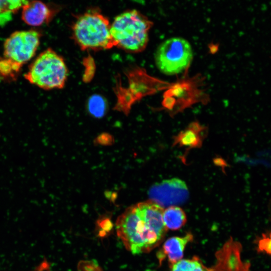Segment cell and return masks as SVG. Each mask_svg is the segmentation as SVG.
Segmentation results:
<instances>
[{
    "mask_svg": "<svg viewBox=\"0 0 271 271\" xmlns=\"http://www.w3.org/2000/svg\"><path fill=\"white\" fill-rule=\"evenodd\" d=\"M257 253L271 256V231L262 233L254 240Z\"/></svg>",
    "mask_w": 271,
    "mask_h": 271,
    "instance_id": "17",
    "label": "cell"
},
{
    "mask_svg": "<svg viewBox=\"0 0 271 271\" xmlns=\"http://www.w3.org/2000/svg\"><path fill=\"white\" fill-rule=\"evenodd\" d=\"M193 239V235L189 233L183 236H175L168 238L164 243L157 256L160 264L167 258L171 264L181 260L187 244Z\"/></svg>",
    "mask_w": 271,
    "mask_h": 271,
    "instance_id": "9",
    "label": "cell"
},
{
    "mask_svg": "<svg viewBox=\"0 0 271 271\" xmlns=\"http://www.w3.org/2000/svg\"><path fill=\"white\" fill-rule=\"evenodd\" d=\"M107 102L105 98L99 94L91 96L87 102V109L89 113L96 118L103 117L107 109Z\"/></svg>",
    "mask_w": 271,
    "mask_h": 271,
    "instance_id": "15",
    "label": "cell"
},
{
    "mask_svg": "<svg viewBox=\"0 0 271 271\" xmlns=\"http://www.w3.org/2000/svg\"><path fill=\"white\" fill-rule=\"evenodd\" d=\"M193 57L190 43L181 37H171L163 41L155 53L158 69L167 75L178 74L190 66Z\"/></svg>",
    "mask_w": 271,
    "mask_h": 271,
    "instance_id": "5",
    "label": "cell"
},
{
    "mask_svg": "<svg viewBox=\"0 0 271 271\" xmlns=\"http://www.w3.org/2000/svg\"><path fill=\"white\" fill-rule=\"evenodd\" d=\"M206 128L197 122L190 124L174 138L173 146L185 147L188 149L201 146L206 134Z\"/></svg>",
    "mask_w": 271,
    "mask_h": 271,
    "instance_id": "10",
    "label": "cell"
},
{
    "mask_svg": "<svg viewBox=\"0 0 271 271\" xmlns=\"http://www.w3.org/2000/svg\"><path fill=\"white\" fill-rule=\"evenodd\" d=\"M149 196L150 200L164 208L184 203L188 198L189 191L184 182L174 178L152 186Z\"/></svg>",
    "mask_w": 271,
    "mask_h": 271,
    "instance_id": "7",
    "label": "cell"
},
{
    "mask_svg": "<svg viewBox=\"0 0 271 271\" xmlns=\"http://www.w3.org/2000/svg\"><path fill=\"white\" fill-rule=\"evenodd\" d=\"M164 208L149 200L127 208L117 219V234L133 254L150 251L164 237Z\"/></svg>",
    "mask_w": 271,
    "mask_h": 271,
    "instance_id": "1",
    "label": "cell"
},
{
    "mask_svg": "<svg viewBox=\"0 0 271 271\" xmlns=\"http://www.w3.org/2000/svg\"><path fill=\"white\" fill-rule=\"evenodd\" d=\"M49 264L47 261L42 262L35 269V271H49Z\"/></svg>",
    "mask_w": 271,
    "mask_h": 271,
    "instance_id": "18",
    "label": "cell"
},
{
    "mask_svg": "<svg viewBox=\"0 0 271 271\" xmlns=\"http://www.w3.org/2000/svg\"><path fill=\"white\" fill-rule=\"evenodd\" d=\"M225 249V271H250V262H243L241 259L242 246L239 242L232 240L229 241Z\"/></svg>",
    "mask_w": 271,
    "mask_h": 271,
    "instance_id": "11",
    "label": "cell"
},
{
    "mask_svg": "<svg viewBox=\"0 0 271 271\" xmlns=\"http://www.w3.org/2000/svg\"><path fill=\"white\" fill-rule=\"evenodd\" d=\"M41 36L33 29L13 33L4 43V57L23 65L35 55Z\"/></svg>",
    "mask_w": 271,
    "mask_h": 271,
    "instance_id": "6",
    "label": "cell"
},
{
    "mask_svg": "<svg viewBox=\"0 0 271 271\" xmlns=\"http://www.w3.org/2000/svg\"><path fill=\"white\" fill-rule=\"evenodd\" d=\"M153 23L136 10L117 15L111 24L115 47L128 53H139L146 47Z\"/></svg>",
    "mask_w": 271,
    "mask_h": 271,
    "instance_id": "3",
    "label": "cell"
},
{
    "mask_svg": "<svg viewBox=\"0 0 271 271\" xmlns=\"http://www.w3.org/2000/svg\"><path fill=\"white\" fill-rule=\"evenodd\" d=\"M22 66L10 59L0 57V76L4 78H15Z\"/></svg>",
    "mask_w": 271,
    "mask_h": 271,
    "instance_id": "16",
    "label": "cell"
},
{
    "mask_svg": "<svg viewBox=\"0 0 271 271\" xmlns=\"http://www.w3.org/2000/svg\"><path fill=\"white\" fill-rule=\"evenodd\" d=\"M22 9L23 21L34 27L48 24L56 13L52 7L39 1H28Z\"/></svg>",
    "mask_w": 271,
    "mask_h": 271,
    "instance_id": "8",
    "label": "cell"
},
{
    "mask_svg": "<svg viewBox=\"0 0 271 271\" xmlns=\"http://www.w3.org/2000/svg\"><path fill=\"white\" fill-rule=\"evenodd\" d=\"M68 75L63 58L52 49L40 54L29 67L25 78L45 90L64 87Z\"/></svg>",
    "mask_w": 271,
    "mask_h": 271,
    "instance_id": "4",
    "label": "cell"
},
{
    "mask_svg": "<svg viewBox=\"0 0 271 271\" xmlns=\"http://www.w3.org/2000/svg\"><path fill=\"white\" fill-rule=\"evenodd\" d=\"M268 212H269V220L271 221V200H270L269 204H268Z\"/></svg>",
    "mask_w": 271,
    "mask_h": 271,
    "instance_id": "19",
    "label": "cell"
},
{
    "mask_svg": "<svg viewBox=\"0 0 271 271\" xmlns=\"http://www.w3.org/2000/svg\"><path fill=\"white\" fill-rule=\"evenodd\" d=\"M163 219L167 229L178 230L185 224L186 216L181 208L172 206L164 210Z\"/></svg>",
    "mask_w": 271,
    "mask_h": 271,
    "instance_id": "12",
    "label": "cell"
},
{
    "mask_svg": "<svg viewBox=\"0 0 271 271\" xmlns=\"http://www.w3.org/2000/svg\"><path fill=\"white\" fill-rule=\"evenodd\" d=\"M27 1L0 0V24L8 22L13 14L27 3Z\"/></svg>",
    "mask_w": 271,
    "mask_h": 271,
    "instance_id": "14",
    "label": "cell"
},
{
    "mask_svg": "<svg viewBox=\"0 0 271 271\" xmlns=\"http://www.w3.org/2000/svg\"><path fill=\"white\" fill-rule=\"evenodd\" d=\"M171 271H213L207 268L198 257L181 259L171 265Z\"/></svg>",
    "mask_w": 271,
    "mask_h": 271,
    "instance_id": "13",
    "label": "cell"
},
{
    "mask_svg": "<svg viewBox=\"0 0 271 271\" xmlns=\"http://www.w3.org/2000/svg\"><path fill=\"white\" fill-rule=\"evenodd\" d=\"M111 24L97 8L78 16L72 27V37L82 50L99 51L115 47Z\"/></svg>",
    "mask_w": 271,
    "mask_h": 271,
    "instance_id": "2",
    "label": "cell"
}]
</instances>
